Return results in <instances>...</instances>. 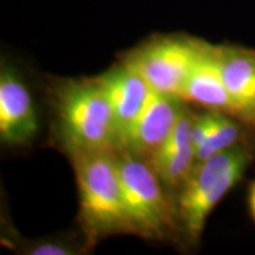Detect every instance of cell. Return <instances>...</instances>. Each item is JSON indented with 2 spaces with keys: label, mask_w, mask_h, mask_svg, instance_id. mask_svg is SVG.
<instances>
[{
  "label": "cell",
  "mask_w": 255,
  "mask_h": 255,
  "mask_svg": "<svg viewBox=\"0 0 255 255\" xmlns=\"http://www.w3.org/2000/svg\"><path fill=\"white\" fill-rule=\"evenodd\" d=\"M49 94L53 135L68 156L116 150L113 109L97 78L55 79Z\"/></svg>",
  "instance_id": "cell-1"
},
{
  "label": "cell",
  "mask_w": 255,
  "mask_h": 255,
  "mask_svg": "<svg viewBox=\"0 0 255 255\" xmlns=\"http://www.w3.org/2000/svg\"><path fill=\"white\" fill-rule=\"evenodd\" d=\"M78 187V220L89 244L115 234H131L123 205L116 150L70 156Z\"/></svg>",
  "instance_id": "cell-2"
},
{
  "label": "cell",
  "mask_w": 255,
  "mask_h": 255,
  "mask_svg": "<svg viewBox=\"0 0 255 255\" xmlns=\"http://www.w3.org/2000/svg\"><path fill=\"white\" fill-rule=\"evenodd\" d=\"M254 158L255 139L252 137L196 162L176 201L181 229L190 244L200 241L210 212L241 180Z\"/></svg>",
  "instance_id": "cell-3"
},
{
  "label": "cell",
  "mask_w": 255,
  "mask_h": 255,
  "mask_svg": "<svg viewBox=\"0 0 255 255\" xmlns=\"http://www.w3.org/2000/svg\"><path fill=\"white\" fill-rule=\"evenodd\" d=\"M123 205L131 234L164 241L181 232L177 206L144 159L116 151Z\"/></svg>",
  "instance_id": "cell-4"
},
{
  "label": "cell",
  "mask_w": 255,
  "mask_h": 255,
  "mask_svg": "<svg viewBox=\"0 0 255 255\" xmlns=\"http://www.w3.org/2000/svg\"><path fill=\"white\" fill-rule=\"evenodd\" d=\"M202 43L183 33L154 34L124 53L121 62L141 76L151 90L180 97Z\"/></svg>",
  "instance_id": "cell-5"
},
{
  "label": "cell",
  "mask_w": 255,
  "mask_h": 255,
  "mask_svg": "<svg viewBox=\"0 0 255 255\" xmlns=\"http://www.w3.org/2000/svg\"><path fill=\"white\" fill-rule=\"evenodd\" d=\"M183 102L178 96L152 90L144 108L121 137L116 151L148 161L174 131L184 109Z\"/></svg>",
  "instance_id": "cell-6"
},
{
  "label": "cell",
  "mask_w": 255,
  "mask_h": 255,
  "mask_svg": "<svg viewBox=\"0 0 255 255\" xmlns=\"http://www.w3.org/2000/svg\"><path fill=\"white\" fill-rule=\"evenodd\" d=\"M38 130L30 91L13 68L1 63L0 72V138L4 144H25Z\"/></svg>",
  "instance_id": "cell-7"
},
{
  "label": "cell",
  "mask_w": 255,
  "mask_h": 255,
  "mask_svg": "<svg viewBox=\"0 0 255 255\" xmlns=\"http://www.w3.org/2000/svg\"><path fill=\"white\" fill-rule=\"evenodd\" d=\"M216 55L235 119L255 129V50L220 44Z\"/></svg>",
  "instance_id": "cell-8"
},
{
  "label": "cell",
  "mask_w": 255,
  "mask_h": 255,
  "mask_svg": "<svg viewBox=\"0 0 255 255\" xmlns=\"http://www.w3.org/2000/svg\"><path fill=\"white\" fill-rule=\"evenodd\" d=\"M97 81L113 109L117 132V148L121 137L144 108L152 90L141 76L122 62L98 76Z\"/></svg>",
  "instance_id": "cell-9"
},
{
  "label": "cell",
  "mask_w": 255,
  "mask_h": 255,
  "mask_svg": "<svg viewBox=\"0 0 255 255\" xmlns=\"http://www.w3.org/2000/svg\"><path fill=\"white\" fill-rule=\"evenodd\" d=\"M194 114L184 108L174 131L148 159L165 188L180 190L196 164V149L191 137Z\"/></svg>",
  "instance_id": "cell-10"
},
{
  "label": "cell",
  "mask_w": 255,
  "mask_h": 255,
  "mask_svg": "<svg viewBox=\"0 0 255 255\" xmlns=\"http://www.w3.org/2000/svg\"><path fill=\"white\" fill-rule=\"evenodd\" d=\"M180 98L199 104L207 110L221 111L234 116L232 101L220 70L216 45L203 40Z\"/></svg>",
  "instance_id": "cell-11"
},
{
  "label": "cell",
  "mask_w": 255,
  "mask_h": 255,
  "mask_svg": "<svg viewBox=\"0 0 255 255\" xmlns=\"http://www.w3.org/2000/svg\"><path fill=\"white\" fill-rule=\"evenodd\" d=\"M253 128L235 119L232 115L219 111L215 126L205 142L196 149V162L210 157L216 152L227 150L239 143L253 137Z\"/></svg>",
  "instance_id": "cell-12"
},
{
  "label": "cell",
  "mask_w": 255,
  "mask_h": 255,
  "mask_svg": "<svg viewBox=\"0 0 255 255\" xmlns=\"http://www.w3.org/2000/svg\"><path fill=\"white\" fill-rule=\"evenodd\" d=\"M27 253L33 255H66L73 254V252L72 248L55 244V242H43V244H38L37 246L31 247Z\"/></svg>",
  "instance_id": "cell-13"
},
{
  "label": "cell",
  "mask_w": 255,
  "mask_h": 255,
  "mask_svg": "<svg viewBox=\"0 0 255 255\" xmlns=\"http://www.w3.org/2000/svg\"><path fill=\"white\" fill-rule=\"evenodd\" d=\"M248 206H250L252 218L255 221V181L250 186V191H248Z\"/></svg>",
  "instance_id": "cell-14"
}]
</instances>
